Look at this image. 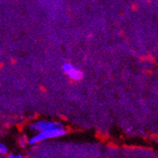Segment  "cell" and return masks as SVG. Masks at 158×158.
Here are the masks:
<instances>
[{
    "mask_svg": "<svg viewBox=\"0 0 158 158\" xmlns=\"http://www.w3.org/2000/svg\"><path fill=\"white\" fill-rule=\"evenodd\" d=\"M67 132L66 130L63 128V126H56V127L50 128L48 130H44L42 132H39L37 135L33 136L29 140V144L33 145L36 144L38 142H42L47 139H52V138H57L61 137L63 135H65Z\"/></svg>",
    "mask_w": 158,
    "mask_h": 158,
    "instance_id": "6da1fadb",
    "label": "cell"
},
{
    "mask_svg": "<svg viewBox=\"0 0 158 158\" xmlns=\"http://www.w3.org/2000/svg\"><path fill=\"white\" fill-rule=\"evenodd\" d=\"M62 69L65 73V74L69 76L70 79H73V80H81L83 77L82 70L73 66V64H70V63H65L62 67Z\"/></svg>",
    "mask_w": 158,
    "mask_h": 158,
    "instance_id": "7a4b0ae2",
    "label": "cell"
},
{
    "mask_svg": "<svg viewBox=\"0 0 158 158\" xmlns=\"http://www.w3.org/2000/svg\"><path fill=\"white\" fill-rule=\"evenodd\" d=\"M56 126H62V125L59 123H54L51 121H39L31 124L30 128L31 130H34L36 132H42L53 127H56Z\"/></svg>",
    "mask_w": 158,
    "mask_h": 158,
    "instance_id": "3957f363",
    "label": "cell"
},
{
    "mask_svg": "<svg viewBox=\"0 0 158 158\" xmlns=\"http://www.w3.org/2000/svg\"><path fill=\"white\" fill-rule=\"evenodd\" d=\"M0 152H1V153H6V152H8L7 147H6L3 143L0 144Z\"/></svg>",
    "mask_w": 158,
    "mask_h": 158,
    "instance_id": "277c9868",
    "label": "cell"
},
{
    "mask_svg": "<svg viewBox=\"0 0 158 158\" xmlns=\"http://www.w3.org/2000/svg\"><path fill=\"white\" fill-rule=\"evenodd\" d=\"M9 158H22V155H20V154L11 153V154H9Z\"/></svg>",
    "mask_w": 158,
    "mask_h": 158,
    "instance_id": "5b68a950",
    "label": "cell"
}]
</instances>
